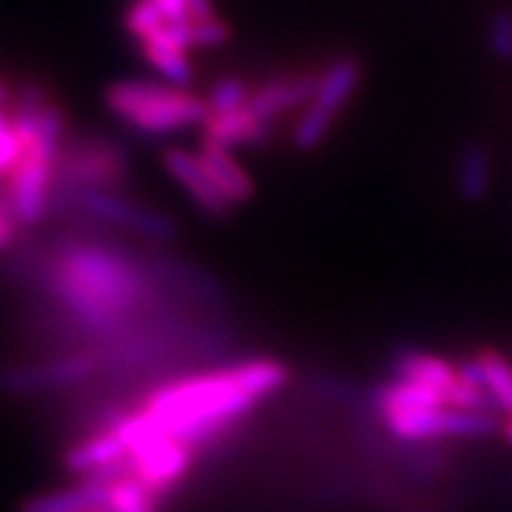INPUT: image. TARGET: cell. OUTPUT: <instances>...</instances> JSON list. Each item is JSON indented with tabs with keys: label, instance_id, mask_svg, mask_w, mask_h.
I'll return each mask as SVG.
<instances>
[{
	"label": "cell",
	"instance_id": "6da1fadb",
	"mask_svg": "<svg viewBox=\"0 0 512 512\" xmlns=\"http://www.w3.org/2000/svg\"><path fill=\"white\" fill-rule=\"evenodd\" d=\"M287 382L283 363L261 358L228 370L164 384L150 394L140 415L152 430L192 448L209 444L230 430L266 396Z\"/></svg>",
	"mask_w": 512,
	"mask_h": 512
},
{
	"label": "cell",
	"instance_id": "7a4b0ae2",
	"mask_svg": "<svg viewBox=\"0 0 512 512\" xmlns=\"http://www.w3.org/2000/svg\"><path fill=\"white\" fill-rule=\"evenodd\" d=\"M53 287L57 299L76 316L105 328L150 297V290L133 268L95 249H79L64 256L55 271Z\"/></svg>",
	"mask_w": 512,
	"mask_h": 512
},
{
	"label": "cell",
	"instance_id": "3957f363",
	"mask_svg": "<svg viewBox=\"0 0 512 512\" xmlns=\"http://www.w3.org/2000/svg\"><path fill=\"white\" fill-rule=\"evenodd\" d=\"M105 107L128 131L143 138H162L209 119L207 98L157 81H114L102 93Z\"/></svg>",
	"mask_w": 512,
	"mask_h": 512
},
{
	"label": "cell",
	"instance_id": "277c9868",
	"mask_svg": "<svg viewBox=\"0 0 512 512\" xmlns=\"http://www.w3.org/2000/svg\"><path fill=\"white\" fill-rule=\"evenodd\" d=\"M131 183V155L107 136L79 133L67 136L57 152L53 190H112L124 192Z\"/></svg>",
	"mask_w": 512,
	"mask_h": 512
},
{
	"label": "cell",
	"instance_id": "5b68a950",
	"mask_svg": "<svg viewBox=\"0 0 512 512\" xmlns=\"http://www.w3.org/2000/svg\"><path fill=\"white\" fill-rule=\"evenodd\" d=\"M79 209L93 221L107 223V226L126 228L140 238L166 242L176 238L174 219L162 214V211L143 207V204L128 200L124 192L112 190H76V192H50V211Z\"/></svg>",
	"mask_w": 512,
	"mask_h": 512
},
{
	"label": "cell",
	"instance_id": "8992f818",
	"mask_svg": "<svg viewBox=\"0 0 512 512\" xmlns=\"http://www.w3.org/2000/svg\"><path fill=\"white\" fill-rule=\"evenodd\" d=\"M384 427L396 439L427 441L441 437H491L501 430L494 413L460 411V408L441 406L430 411H406L382 415Z\"/></svg>",
	"mask_w": 512,
	"mask_h": 512
},
{
	"label": "cell",
	"instance_id": "52a82bcc",
	"mask_svg": "<svg viewBox=\"0 0 512 512\" xmlns=\"http://www.w3.org/2000/svg\"><path fill=\"white\" fill-rule=\"evenodd\" d=\"M55 159L43 155L38 147H27L10 174L5 176L3 200L22 228H34L50 214Z\"/></svg>",
	"mask_w": 512,
	"mask_h": 512
},
{
	"label": "cell",
	"instance_id": "ba28073f",
	"mask_svg": "<svg viewBox=\"0 0 512 512\" xmlns=\"http://www.w3.org/2000/svg\"><path fill=\"white\" fill-rule=\"evenodd\" d=\"M162 166L181 188L188 192V197L202 214H207L209 219L223 221L233 214L235 204L228 200L226 195L219 190V185L211 181L207 169L200 164L197 155H192L181 147H169L162 152Z\"/></svg>",
	"mask_w": 512,
	"mask_h": 512
},
{
	"label": "cell",
	"instance_id": "9c48e42d",
	"mask_svg": "<svg viewBox=\"0 0 512 512\" xmlns=\"http://www.w3.org/2000/svg\"><path fill=\"white\" fill-rule=\"evenodd\" d=\"M318 79L320 69L318 72L316 69H306V72L299 74H273L252 88V98H249L247 107L259 117L273 121L283 112L309 105L318 88Z\"/></svg>",
	"mask_w": 512,
	"mask_h": 512
},
{
	"label": "cell",
	"instance_id": "30bf717a",
	"mask_svg": "<svg viewBox=\"0 0 512 512\" xmlns=\"http://www.w3.org/2000/svg\"><path fill=\"white\" fill-rule=\"evenodd\" d=\"M95 373V358L91 356H69L62 361L46 363V366L15 368L0 375V387L5 392H36V389L60 387L86 380Z\"/></svg>",
	"mask_w": 512,
	"mask_h": 512
},
{
	"label": "cell",
	"instance_id": "8fae6325",
	"mask_svg": "<svg viewBox=\"0 0 512 512\" xmlns=\"http://www.w3.org/2000/svg\"><path fill=\"white\" fill-rule=\"evenodd\" d=\"M197 159L207 169L211 181L219 185V190L228 197L235 207L247 204L254 197L256 185L238 159L233 157L230 147L216 143L207 136H202L200 147H197Z\"/></svg>",
	"mask_w": 512,
	"mask_h": 512
},
{
	"label": "cell",
	"instance_id": "7c38bea8",
	"mask_svg": "<svg viewBox=\"0 0 512 512\" xmlns=\"http://www.w3.org/2000/svg\"><path fill=\"white\" fill-rule=\"evenodd\" d=\"M363 79V62L356 55H339L320 69L318 88L311 102L337 119V114L349 105Z\"/></svg>",
	"mask_w": 512,
	"mask_h": 512
},
{
	"label": "cell",
	"instance_id": "4fadbf2b",
	"mask_svg": "<svg viewBox=\"0 0 512 512\" xmlns=\"http://www.w3.org/2000/svg\"><path fill=\"white\" fill-rule=\"evenodd\" d=\"M273 133V121L242 107L226 114H209L204 136L226 147H261Z\"/></svg>",
	"mask_w": 512,
	"mask_h": 512
},
{
	"label": "cell",
	"instance_id": "5bb4252c",
	"mask_svg": "<svg viewBox=\"0 0 512 512\" xmlns=\"http://www.w3.org/2000/svg\"><path fill=\"white\" fill-rule=\"evenodd\" d=\"M458 195L467 204H482L491 190V155L479 140H467L458 150Z\"/></svg>",
	"mask_w": 512,
	"mask_h": 512
},
{
	"label": "cell",
	"instance_id": "9a60e30c",
	"mask_svg": "<svg viewBox=\"0 0 512 512\" xmlns=\"http://www.w3.org/2000/svg\"><path fill=\"white\" fill-rule=\"evenodd\" d=\"M394 375L396 380L422 384L444 394L458 380L456 366H451L446 358L425 354V351H401L394 361Z\"/></svg>",
	"mask_w": 512,
	"mask_h": 512
},
{
	"label": "cell",
	"instance_id": "2e32d148",
	"mask_svg": "<svg viewBox=\"0 0 512 512\" xmlns=\"http://www.w3.org/2000/svg\"><path fill=\"white\" fill-rule=\"evenodd\" d=\"M107 496H110V486L81 479L72 489L29 498L27 503H22L19 512H91L107 508Z\"/></svg>",
	"mask_w": 512,
	"mask_h": 512
},
{
	"label": "cell",
	"instance_id": "e0dca14e",
	"mask_svg": "<svg viewBox=\"0 0 512 512\" xmlns=\"http://www.w3.org/2000/svg\"><path fill=\"white\" fill-rule=\"evenodd\" d=\"M124 456H128L124 441L117 437L114 430H105L69 448V451L64 453V467H67L72 475L83 477L88 475V472L98 470V467L117 463V460Z\"/></svg>",
	"mask_w": 512,
	"mask_h": 512
},
{
	"label": "cell",
	"instance_id": "ac0fdd59",
	"mask_svg": "<svg viewBox=\"0 0 512 512\" xmlns=\"http://www.w3.org/2000/svg\"><path fill=\"white\" fill-rule=\"evenodd\" d=\"M375 406L380 415H387L406 411H430V408L448 406V401L446 394L439 392V389L396 380L380 387V392L375 396Z\"/></svg>",
	"mask_w": 512,
	"mask_h": 512
},
{
	"label": "cell",
	"instance_id": "d6986e66",
	"mask_svg": "<svg viewBox=\"0 0 512 512\" xmlns=\"http://www.w3.org/2000/svg\"><path fill=\"white\" fill-rule=\"evenodd\" d=\"M140 55L145 57V62L155 69L157 74H162L171 86L188 88L192 79H195V69H192V62L185 57L188 50H181L171 43L159 41V38L150 36L145 41L138 43Z\"/></svg>",
	"mask_w": 512,
	"mask_h": 512
},
{
	"label": "cell",
	"instance_id": "ffe728a7",
	"mask_svg": "<svg viewBox=\"0 0 512 512\" xmlns=\"http://www.w3.org/2000/svg\"><path fill=\"white\" fill-rule=\"evenodd\" d=\"M475 358L482 366L486 392L491 394L496 406L508 413V418H512V363L501 351L489 347L479 349Z\"/></svg>",
	"mask_w": 512,
	"mask_h": 512
},
{
	"label": "cell",
	"instance_id": "44dd1931",
	"mask_svg": "<svg viewBox=\"0 0 512 512\" xmlns=\"http://www.w3.org/2000/svg\"><path fill=\"white\" fill-rule=\"evenodd\" d=\"M159 494L140 482L136 475H128L110 486L107 510L110 512H157Z\"/></svg>",
	"mask_w": 512,
	"mask_h": 512
},
{
	"label": "cell",
	"instance_id": "7402d4cb",
	"mask_svg": "<svg viewBox=\"0 0 512 512\" xmlns=\"http://www.w3.org/2000/svg\"><path fill=\"white\" fill-rule=\"evenodd\" d=\"M335 124V117H330L328 112H323L320 107L309 105L304 107V112L299 114L297 124L292 128V143L299 152H313L323 145V140L328 138L330 128Z\"/></svg>",
	"mask_w": 512,
	"mask_h": 512
},
{
	"label": "cell",
	"instance_id": "603a6c76",
	"mask_svg": "<svg viewBox=\"0 0 512 512\" xmlns=\"http://www.w3.org/2000/svg\"><path fill=\"white\" fill-rule=\"evenodd\" d=\"M252 88L254 86H249L240 76H223L207 93V105L211 114H226L247 107L249 98H252Z\"/></svg>",
	"mask_w": 512,
	"mask_h": 512
},
{
	"label": "cell",
	"instance_id": "cb8c5ba5",
	"mask_svg": "<svg viewBox=\"0 0 512 512\" xmlns=\"http://www.w3.org/2000/svg\"><path fill=\"white\" fill-rule=\"evenodd\" d=\"M124 29L128 36H133L136 41H145L147 36H152L155 31H159L166 24V17L162 15V10L157 8L155 0H131L126 5L124 17Z\"/></svg>",
	"mask_w": 512,
	"mask_h": 512
},
{
	"label": "cell",
	"instance_id": "d4e9b609",
	"mask_svg": "<svg viewBox=\"0 0 512 512\" xmlns=\"http://www.w3.org/2000/svg\"><path fill=\"white\" fill-rule=\"evenodd\" d=\"M486 50L496 62H512V10L501 8L486 24Z\"/></svg>",
	"mask_w": 512,
	"mask_h": 512
},
{
	"label": "cell",
	"instance_id": "484cf974",
	"mask_svg": "<svg viewBox=\"0 0 512 512\" xmlns=\"http://www.w3.org/2000/svg\"><path fill=\"white\" fill-rule=\"evenodd\" d=\"M230 41V27L219 15L192 22V43L195 48H219Z\"/></svg>",
	"mask_w": 512,
	"mask_h": 512
},
{
	"label": "cell",
	"instance_id": "4316f807",
	"mask_svg": "<svg viewBox=\"0 0 512 512\" xmlns=\"http://www.w3.org/2000/svg\"><path fill=\"white\" fill-rule=\"evenodd\" d=\"M157 8L162 10L166 22H178V19H204L216 15L211 0H155Z\"/></svg>",
	"mask_w": 512,
	"mask_h": 512
},
{
	"label": "cell",
	"instance_id": "83f0119b",
	"mask_svg": "<svg viewBox=\"0 0 512 512\" xmlns=\"http://www.w3.org/2000/svg\"><path fill=\"white\" fill-rule=\"evenodd\" d=\"M19 223L15 216H12V211L8 204H5L3 197H0V249L10 247L12 242L17 240V233H19Z\"/></svg>",
	"mask_w": 512,
	"mask_h": 512
},
{
	"label": "cell",
	"instance_id": "f1b7e54d",
	"mask_svg": "<svg viewBox=\"0 0 512 512\" xmlns=\"http://www.w3.org/2000/svg\"><path fill=\"white\" fill-rule=\"evenodd\" d=\"M8 102H10V91L5 88V83L0 81V107H8Z\"/></svg>",
	"mask_w": 512,
	"mask_h": 512
},
{
	"label": "cell",
	"instance_id": "f546056e",
	"mask_svg": "<svg viewBox=\"0 0 512 512\" xmlns=\"http://www.w3.org/2000/svg\"><path fill=\"white\" fill-rule=\"evenodd\" d=\"M501 430H503V437L508 439L510 444H512V418H508V420L503 422V427H501Z\"/></svg>",
	"mask_w": 512,
	"mask_h": 512
},
{
	"label": "cell",
	"instance_id": "4dcf8cb0",
	"mask_svg": "<svg viewBox=\"0 0 512 512\" xmlns=\"http://www.w3.org/2000/svg\"><path fill=\"white\" fill-rule=\"evenodd\" d=\"M91 512H110L107 508H98V510H91Z\"/></svg>",
	"mask_w": 512,
	"mask_h": 512
}]
</instances>
